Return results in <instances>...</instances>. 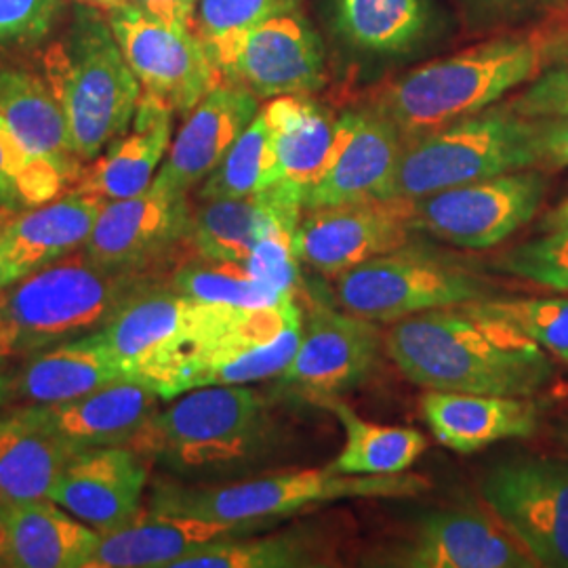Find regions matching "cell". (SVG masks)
<instances>
[{
  "instance_id": "4316f807",
  "label": "cell",
  "mask_w": 568,
  "mask_h": 568,
  "mask_svg": "<svg viewBox=\"0 0 568 568\" xmlns=\"http://www.w3.org/2000/svg\"><path fill=\"white\" fill-rule=\"evenodd\" d=\"M105 201L70 190L51 203L13 213L7 225L4 253L11 281L79 253L89 241Z\"/></svg>"
},
{
  "instance_id": "db71d44e",
  "label": "cell",
  "mask_w": 568,
  "mask_h": 568,
  "mask_svg": "<svg viewBox=\"0 0 568 568\" xmlns=\"http://www.w3.org/2000/svg\"><path fill=\"white\" fill-rule=\"evenodd\" d=\"M79 2H84V4H93V7H100V9H110V7H114V4H121V2H126V0H79Z\"/></svg>"
},
{
  "instance_id": "7bdbcfd3",
  "label": "cell",
  "mask_w": 568,
  "mask_h": 568,
  "mask_svg": "<svg viewBox=\"0 0 568 568\" xmlns=\"http://www.w3.org/2000/svg\"><path fill=\"white\" fill-rule=\"evenodd\" d=\"M61 0H0V51L34 49L60 23Z\"/></svg>"
},
{
  "instance_id": "e575fe53",
  "label": "cell",
  "mask_w": 568,
  "mask_h": 568,
  "mask_svg": "<svg viewBox=\"0 0 568 568\" xmlns=\"http://www.w3.org/2000/svg\"><path fill=\"white\" fill-rule=\"evenodd\" d=\"M267 530L201 549L175 562L173 568H314L331 565L333 544H328L323 528L302 525L278 532Z\"/></svg>"
},
{
  "instance_id": "816d5d0a",
  "label": "cell",
  "mask_w": 568,
  "mask_h": 568,
  "mask_svg": "<svg viewBox=\"0 0 568 568\" xmlns=\"http://www.w3.org/2000/svg\"><path fill=\"white\" fill-rule=\"evenodd\" d=\"M7 539H9V528H7V504L0 497V567L7 554Z\"/></svg>"
},
{
  "instance_id": "7c38bea8",
  "label": "cell",
  "mask_w": 568,
  "mask_h": 568,
  "mask_svg": "<svg viewBox=\"0 0 568 568\" xmlns=\"http://www.w3.org/2000/svg\"><path fill=\"white\" fill-rule=\"evenodd\" d=\"M493 516L537 567L568 568V464L523 457L493 467L483 480Z\"/></svg>"
},
{
  "instance_id": "277c9868",
  "label": "cell",
  "mask_w": 568,
  "mask_h": 568,
  "mask_svg": "<svg viewBox=\"0 0 568 568\" xmlns=\"http://www.w3.org/2000/svg\"><path fill=\"white\" fill-rule=\"evenodd\" d=\"M152 274L100 264L79 251L4 286L0 358H26L102 331L131 297L156 284Z\"/></svg>"
},
{
  "instance_id": "603a6c76",
  "label": "cell",
  "mask_w": 568,
  "mask_h": 568,
  "mask_svg": "<svg viewBox=\"0 0 568 568\" xmlns=\"http://www.w3.org/2000/svg\"><path fill=\"white\" fill-rule=\"evenodd\" d=\"M126 379L133 375L110 349L102 331H95L26 356L11 377L7 405H58Z\"/></svg>"
},
{
  "instance_id": "ab89813d",
  "label": "cell",
  "mask_w": 568,
  "mask_h": 568,
  "mask_svg": "<svg viewBox=\"0 0 568 568\" xmlns=\"http://www.w3.org/2000/svg\"><path fill=\"white\" fill-rule=\"evenodd\" d=\"M495 267L508 276L568 293V230L509 248Z\"/></svg>"
},
{
  "instance_id": "5b68a950",
  "label": "cell",
  "mask_w": 568,
  "mask_h": 568,
  "mask_svg": "<svg viewBox=\"0 0 568 568\" xmlns=\"http://www.w3.org/2000/svg\"><path fill=\"white\" fill-rule=\"evenodd\" d=\"M42 74L65 112L82 163L100 159L131 129L142 82L100 7L74 4L68 26L42 53Z\"/></svg>"
},
{
  "instance_id": "7dc6e473",
  "label": "cell",
  "mask_w": 568,
  "mask_h": 568,
  "mask_svg": "<svg viewBox=\"0 0 568 568\" xmlns=\"http://www.w3.org/2000/svg\"><path fill=\"white\" fill-rule=\"evenodd\" d=\"M148 18L166 23L171 28L192 30L199 0H126Z\"/></svg>"
},
{
  "instance_id": "52a82bcc",
  "label": "cell",
  "mask_w": 568,
  "mask_h": 568,
  "mask_svg": "<svg viewBox=\"0 0 568 568\" xmlns=\"http://www.w3.org/2000/svg\"><path fill=\"white\" fill-rule=\"evenodd\" d=\"M432 483L417 474L352 476L331 466L286 469L217 485L159 483L150 508L156 514L185 516L225 525H278L305 509L347 499H400L426 493Z\"/></svg>"
},
{
  "instance_id": "e0dca14e",
  "label": "cell",
  "mask_w": 568,
  "mask_h": 568,
  "mask_svg": "<svg viewBox=\"0 0 568 568\" xmlns=\"http://www.w3.org/2000/svg\"><path fill=\"white\" fill-rule=\"evenodd\" d=\"M366 565L398 568H532L530 558L508 528L485 511L434 509L398 546Z\"/></svg>"
},
{
  "instance_id": "11a10c76",
  "label": "cell",
  "mask_w": 568,
  "mask_h": 568,
  "mask_svg": "<svg viewBox=\"0 0 568 568\" xmlns=\"http://www.w3.org/2000/svg\"><path fill=\"white\" fill-rule=\"evenodd\" d=\"M560 436H562V440H565V445L568 447V424L562 427V432H560Z\"/></svg>"
},
{
  "instance_id": "f907efd6",
  "label": "cell",
  "mask_w": 568,
  "mask_h": 568,
  "mask_svg": "<svg viewBox=\"0 0 568 568\" xmlns=\"http://www.w3.org/2000/svg\"><path fill=\"white\" fill-rule=\"evenodd\" d=\"M539 227L544 232H567L568 230V199L562 204H558L554 211H549L548 215L541 220Z\"/></svg>"
},
{
  "instance_id": "1f68e13d",
  "label": "cell",
  "mask_w": 568,
  "mask_h": 568,
  "mask_svg": "<svg viewBox=\"0 0 568 568\" xmlns=\"http://www.w3.org/2000/svg\"><path fill=\"white\" fill-rule=\"evenodd\" d=\"M196 307V300L175 291L171 284H152L131 297L103 326V339L133 379L142 382L143 371L192 325Z\"/></svg>"
},
{
  "instance_id": "b9f144b4",
  "label": "cell",
  "mask_w": 568,
  "mask_h": 568,
  "mask_svg": "<svg viewBox=\"0 0 568 568\" xmlns=\"http://www.w3.org/2000/svg\"><path fill=\"white\" fill-rule=\"evenodd\" d=\"M469 18L487 28H527L549 34L568 26V0H464Z\"/></svg>"
},
{
  "instance_id": "74e56055",
  "label": "cell",
  "mask_w": 568,
  "mask_h": 568,
  "mask_svg": "<svg viewBox=\"0 0 568 568\" xmlns=\"http://www.w3.org/2000/svg\"><path fill=\"white\" fill-rule=\"evenodd\" d=\"M471 312L509 326L568 365V295L485 297L466 304Z\"/></svg>"
},
{
  "instance_id": "3957f363",
  "label": "cell",
  "mask_w": 568,
  "mask_h": 568,
  "mask_svg": "<svg viewBox=\"0 0 568 568\" xmlns=\"http://www.w3.org/2000/svg\"><path fill=\"white\" fill-rule=\"evenodd\" d=\"M544 32H509L387 82L365 102L406 142L469 119L548 68Z\"/></svg>"
},
{
  "instance_id": "cb8c5ba5",
  "label": "cell",
  "mask_w": 568,
  "mask_h": 568,
  "mask_svg": "<svg viewBox=\"0 0 568 568\" xmlns=\"http://www.w3.org/2000/svg\"><path fill=\"white\" fill-rule=\"evenodd\" d=\"M539 403L532 396H493L429 389L422 413L434 438L455 453H476L539 429Z\"/></svg>"
},
{
  "instance_id": "d6a6232c",
  "label": "cell",
  "mask_w": 568,
  "mask_h": 568,
  "mask_svg": "<svg viewBox=\"0 0 568 568\" xmlns=\"http://www.w3.org/2000/svg\"><path fill=\"white\" fill-rule=\"evenodd\" d=\"M337 34L371 55H405L434 26L427 0H331Z\"/></svg>"
},
{
  "instance_id": "83f0119b",
  "label": "cell",
  "mask_w": 568,
  "mask_h": 568,
  "mask_svg": "<svg viewBox=\"0 0 568 568\" xmlns=\"http://www.w3.org/2000/svg\"><path fill=\"white\" fill-rule=\"evenodd\" d=\"M0 116L32 154L58 164L79 182L84 163L77 156L70 124L44 74L18 61L0 60Z\"/></svg>"
},
{
  "instance_id": "9c48e42d",
  "label": "cell",
  "mask_w": 568,
  "mask_h": 568,
  "mask_svg": "<svg viewBox=\"0 0 568 568\" xmlns=\"http://www.w3.org/2000/svg\"><path fill=\"white\" fill-rule=\"evenodd\" d=\"M405 248L335 276L337 304L371 323L394 325L429 310L459 307L490 295L487 278L474 270Z\"/></svg>"
},
{
  "instance_id": "8fae6325",
  "label": "cell",
  "mask_w": 568,
  "mask_h": 568,
  "mask_svg": "<svg viewBox=\"0 0 568 568\" xmlns=\"http://www.w3.org/2000/svg\"><path fill=\"white\" fill-rule=\"evenodd\" d=\"M546 192V171L525 169L405 201L406 220L413 232H426L457 248L483 251L506 243L528 224Z\"/></svg>"
},
{
  "instance_id": "f1b7e54d",
  "label": "cell",
  "mask_w": 568,
  "mask_h": 568,
  "mask_svg": "<svg viewBox=\"0 0 568 568\" xmlns=\"http://www.w3.org/2000/svg\"><path fill=\"white\" fill-rule=\"evenodd\" d=\"M272 171L267 187L286 185L304 196L323 171L335 140L337 116L314 95H283L265 103Z\"/></svg>"
},
{
  "instance_id": "836d02e7",
  "label": "cell",
  "mask_w": 568,
  "mask_h": 568,
  "mask_svg": "<svg viewBox=\"0 0 568 568\" xmlns=\"http://www.w3.org/2000/svg\"><path fill=\"white\" fill-rule=\"evenodd\" d=\"M312 403L326 408L344 426V448L331 464L339 474H403L426 453V436L419 429L371 424L335 394L318 396Z\"/></svg>"
},
{
  "instance_id": "7a4b0ae2",
  "label": "cell",
  "mask_w": 568,
  "mask_h": 568,
  "mask_svg": "<svg viewBox=\"0 0 568 568\" xmlns=\"http://www.w3.org/2000/svg\"><path fill=\"white\" fill-rule=\"evenodd\" d=\"M302 325L295 295L260 310L199 302L192 325L143 371L142 384L171 400L196 387L248 386L278 377L297 352Z\"/></svg>"
},
{
  "instance_id": "8992f818",
  "label": "cell",
  "mask_w": 568,
  "mask_h": 568,
  "mask_svg": "<svg viewBox=\"0 0 568 568\" xmlns=\"http://www.w3.org/2000/svg\"><path fill=\"white\" fill-rule=\"evenodd\" d=\"M267 398L246 386L190 389L159 408L129 445L180 476H222L253 466L274 448Z\"/></svg>"
},
{
  "instance_id": "f35d334b",
  "label": "cell",
  "mask_w": 568,
  "mask_h": 568,
  "mask_svg": "<svg viewBox=\"0 0 568 568\" xmlns=\"http://www.w3.org/2000/svg\"><path fill=\"white\" fill-rule=\"evenodd\" d=\"M272 171V148H270V129L265 122L264 110L232 143L222 163L199 185V201L215 199H239L267 187Z\"/></svg>"
},
{
  "instance_id": "4dcf8cb0",
  "label": "cell",
  "mask_w": 568,
  "mask_h": 568,
  "mask_svg": "<svg viewBox=\"0 0 568 568\" xmlns=\"http://www.w3.org/2000/svg\"><path fill=\"white\" fill-rule=\"evenodd\" d=\"M79 450L39 417L20 406L0 417V497L7 506L49 497L63 467Z\"/></svg>"
},
{
  "instance_id": "30bf717a",
  "label": "cell",
  "mask_w": 568,
  "mask_h": 568,
  "mask_svg": "<svg viewBox=\"0 0 568 568\" xmlns=\"http://www.w3.org/2000/svg\"><path fill=\"white\" fill-rule=\"evenodd\" d=\"M203 44L220 81L239 84L260 100L316 95L328 82L325 42L305 11L270 18Z\"/></svg>"
},
{
  "instance_id": "c3c4849f",
  "label": "cell",
  "mask_w": 568,
  "mask_h": 568,
  "mask_svg": "<svg viewBox=\"0 0 568 568\" xmlns=\"http://www.w3.org/2000/svg\"><path fill=\"white\" fill-rule=\"evenodd\" d=\"M546 55H548L549 63H558V61L568 60V26L554 30L546 34Z\"/></svg>"
},
{
  "instance_id": "44dd1931",
  "label": "cell",
  "mask_w": 568,
  "mask_h": 568,
  "mask_svg": "<svg viewBox=\"0 0 568 568\" xmlns=\"http://www.w3.org/2000/svg\"><path fill=\"white\" fill-rule=\"evenodd\" d=\"M304 215V196L272 185L239 199L199 201L192 206L190 239L199 257L244 264L257 243L274 230L295 232Z\"/></svg>"
},
{
  "instance_id": "d6986e66",
  "label": "cell",
  "mask_w": 568,
  "mask_h": 568,
  "mask_svg": "<svg viewBox=\"0 0 568 568\" xmlns=\"http://www.w3.org/2000/svg\"><path fill=\"white\" fill-rule=\"evenodd\" d=\"M145 485L148 462L135 448H89L63 467L49 499L103 535L142 511Z\"/></svg>"
},
{
  "instance_id": "d4e9b609",
  "label": "cell",
  "mask_w": 568,
  "mask_h": 568,
  "mask_svg": "<svg viewBox=\"0 0 568 568\" xmlns=\"http://www.w3.org/2000/svg\"><path fill=\"white\" fill-rule=\"evenodd\" d=\"M163 398L142 382L126 379L74 400L34 406L39 417L70 447H129Z\"/></svg>"
},
{
  "instance_id": "7402d4cb",
  "label": "cell",
  "mask_w": 568,
  "mask_h": 568,
  "mask_svg": "<svg viewBox=\"0 0 568 568\" xmlns=\"http://www.w3.org/2000/svg\"><path fill=\"white\" fill-rule=\"evenodd\" d=\"M276 525H225L142 509L126 527L103 532L87 568H173L204 548Z\"/></svg>"
},
{
  "instance_id": "ba28073f",
  "label": "cell",
  "mask_w": 568,
  "mask_h": 568,
  "mask_svg": "<svg viewBox=\"0 0 568 568\" xmlns=\"http://www.w3.org/2000/svg\"><path fill=\"white\" fill-rule=\"evenodd\" d=\"M535 122L508 103L405 143L386 201H413L464 183L537 169Z\"/></svg>"
},
{
  "instance_id": "bcb514c9",
  "label": "cell",
  "mask_w": 568,
  "mask_h": 568,
  "mask_svg": "<svg viewBox=\"0 0 568 568\" xmlns=\"http://www.w3.org/2000/svg\"><path fill=\"white\" fill-rule=\"evenodd\" d=\"M537 169L558 171L568 166V116L532 119Z\"/></svg>"
},
{
  "instance_id": "681fc988",
  "label": "cell",
  "mask_w": 568,
  "mask_h": 568,
  "mask_svg": "<svg viewBox=\"0 0 568 568\" xmlns=\"http://www.w3.org/2000/svg\"><path fill=\"white\" fill-rule=\"evenodd\" d=\"M11 215H13L11 211H4V209H0V291H2L4 286H9V284L13 283V281H11V274H9V265H7V253H4L7 225H9Z\"/></svg>"
},
{
  "instance_id": "f546056e",
  "label": "cell",
  "mask_w": 568,
  "mask_h": 568,
  "mask_svg": "<svg viewBox=\"0 0 568 568\" xmlns=\"http://www.w3.org/2000/svg\"><path fill=\"white\" fill-rule=\"evenodd\" d=\"M7 528L11 568H87L102 537L49 497L7 506Z\"/></svg>"
},
{
  "instance_id": "4fadbf2b",
  "label": "cell",
  "mask_w": 568,
  "mask_h": 568,
  "mask_svg": "<svg viewBox=\"0 0 568 568\" xmlns=\"http://www.w3.org/2000/svg\"><path fill=\"white\" fill-rule=\"evenodd\" d=\"M103 11L143 93L166 103L175 114L185 116L220 82L194 30L152 20L129 2Z\"/></svg>"
},
{
  "instance_id": "2e32d148",
  "label": "cell",
  "mask_w": 568,
  "mask_h": 568,
  "mask_svg": "<svg viewBox=\"0 0 568 568\" xmlns=\"http://www.w3.org/2000/svg\"><path fill=\"white\" fill-rule=\"evenodd\" d=\"M413 227L405 201H366L304 211L293 234L300 264L325 276H339L377 255L408 244Z\"/></svg>"
},
{
  "instance_id": "60d3db41",
  "label": "cell",
  "mask_w": 568,
  "mask_h": 568,
  "mask_svg": "<svg viewBox=\"0 0 568 568\" xmlns=\"http://www.w3.org/2000/svg\"><path fill=\"white\" fill-rule=\"evenodd\" d=\"M304 7L305 0H199L192 30L203 42L217 41Z\"/></svg>"
},
{
  "instance_id": "8d00e7d4",
  "label": "cell",
  "mask_w": 568,
  "mask_h": 568,
  "mask_svg": "<svg viewBox=\"0 0 568 568\" xmlns=\"http://www.w3.org/2000/svg\"><path fill=\"white\" fill-rule=\"evenodd\" d=\"M72 180L58 164L26 150L0 116V209L20 213L51 203L61 196Z\"/></svg>"
},
{
  "instance_id": "ffe728a7",
  "label": "cell",
  "mask_w": 568,
  "mask_h": 568,
  "mask_svg": "<svg viewBox=\"0 0 568 568\" xmlns=\"http://www.w3.org/2000/svg\"><path fill=\"white\" fill-rule=\"evenodd\" d=\"M260 102L239 84L217 82L185 114L152 185L175 194H190L199 187L257 116Z\"/></svg>"
},
{
  "instance_id": "ee69618b",
  "label": "cell",
  "mask_w": 568,
  "mask_h": 568,
  "mask_svg": "<svg viewBox=\"0 0 568 568\" xmlns=\"http://www.w3.org/2000/svg\"><path fill=\"white\" fill-rule=\"evenodd\" d=\"M291 230H274L246 257L244 267L278 293H295L300 284V260L293 253Z\"/></svg>"
},
{
  "instance_id": "9a60e30c",
  "label": "cell",
  "mask_w": 568,
  "mask_h": 568,
  "mask_svg": "<svg viewBox=\"0 0 568 568\" xmlns=\"http://www.w3.org/2000/svg\"><path fill=\"white\" fill-rule=\"evenodd\" d=\"M405 140L371 105L361 103L337 114L333 148L323 171L305 192L304 211L335 204L386 201Z\"/></svg>"
},
{
  "instance_id": "f6af8a7d",
  "label": "cell",
  "mask_w": 568,
  "mask_h": 568,
  "mask_svg": "<svg viewBox=\"0 0 568 568\" xmlns=\"http://www.w3.org/2000/svg\"><path fill=\"white\" fill-rule=\"evenodd\" d=\"M508 105L525 119L568 116V60L549 63Z\"/></svg>"
},
{
  "instance_id": "484cf974",
  "label": "cell",
  "mask_w": 568,
  "mask_h": 568,
  "mask_svg": "<svg viewBox=\"0 0 568 568\" xmlns=\"http://www.w3.org/2000/svg\"><path fill=\"white\" fill-rule=\"evenodd\" d=\"M175 110L142 93L131 129L105 148L100 159L82 169L72 190L95 194L103 201H121L145 192L173 142Z\"/></svg>"
},
{
  "instance_id": "ac0fdd59",
  "label": "cell",
  "mask_w": 568,
  "mask_h": 568,
  "mask_svg": "<svg viewBox=\"0 0 568 568\" xmlns=\"http://www.w3.org/2000/svg\"><path fill=\"white\" fill-rule=\"evenodd\" d=\"M190 222L187 194L150 185L138 196L105 201L82 251L100 264L154 272L178 244L187 243Z\"/></svg>"
},
{
  "instance_id": "5bb4252c",
  "label": "cell",
  "mask_w": 568,
  "mask_h": 568,
  "mask_svg": "<svg viewBox=\"0 0 568 568\" xmlns=\"http://www.w3.org/2000/svg\"><path fill=\"white\" fill-rule=\"evenodd\" d=\"M384 339L371 321L312 305L304 314L302 339L293 361L278 375L286 392L314 400L365 384L382 356Z\"/></svg>"
},
{
  "instance_id": "f5cc1de1",
  "label": "cell",
  "mask_w": 568,
  "mask_h": 568,
  "mask_svg": "<svg viewBox=\"0 0 568 568\" xmlns=\"http://www.w3.org/2000/svg\"><path fill=\"white\" fill-rule=\"evenodd\" d=\"M9 386H11V375L7 371V358H0V410L9 400Z\"/></svg>"
},
{
  "instance_id": "d590c367",
  "label": "cell",
  "mask_w": 568,
  "mask_h": 568,
  "mask_svg": "<svg viewBox=\"0 0 568 568\" xmlns=\"http://www.w3.org/2000/svg\"><path fill=\"white\" fill-rule=\"evenodd\" d=\"M171 286L183 295L204 304L225 305L239 310H260L281 304L295 293H278L257 281L244 264L204 260L183 264L175 270Z\"/></svg>"
},
{
  "instance_id": "6da1fadb",
  "label": "cell",
  "mask_w": 568,
  "mask_h": 568,
  "mask_svg": "<svg viewBox=\"0 0 568 568\" xmlns=\"http://www.w3.org/2000/svg\"><path fill=\"white\" fill-rule=\"evenodd\" d=\"M384 345L408 382L438 392L535 396L556 373L544 347L466 305L398 321Z\"/></svg>"
}]
</instances>
